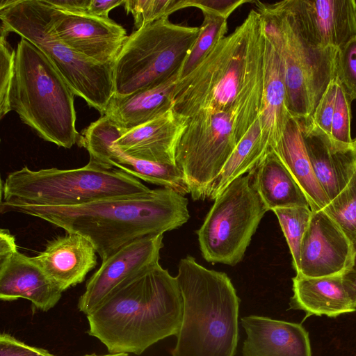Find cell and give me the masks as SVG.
Here are the masks:
<instances>
[{"instance_id":"1","label":"cell","mask_w":356,"mask_h":356,"mask_svg":"<svg viewBox=\"0 0 356 356\" xmlns=\"http://www.w3.org/2000/svg\"><path fill=\"white\" fill-rule=\"evenodd\" d=\"M9 212L37 217L67 232L83 236L102 261L132 241L163 234L189 219L188 199L166 188L75 206L1 202V214Z\"/></svg>"},{"instance_id":"2","label":"cell","mask_w":356,"mask_h":356,"mask_svg":"<svg viewBox=\"0 0 356 356\" xmlns=\"http://www.w3.org/2000/svg\"><path fill=\"white\" fill-rule=\"evenodd\" d=\"M183 313L176 277L159 264L122 282L87 314V333L109 353L140 355L159 341L177 336Z\"/></svg>"},{"instance_id":"3","label":"cell","mask_w":356,"mask_h":356,"mask_svg":"<svg viewBox=\"0 0 356 356\" xmlns=\"http://www.w3.org/2000/svg\"><path fill=\"white\" fill-rule=\"evenodd\" d=\"M265 40L261 15L251 10L241 25L177 82L174 110L189 118L201 111H228L261 95Z\"/></svg>"},{"instance_id":"4","label":"cell","mask_w":356,"mask_h":356,"mask_svg":"<svg viewBox=\"0 0 356 356\" xmlns=\"http://www.w3.org/2000/svg\"><path fill=\"white\" fill-rule=\"evenodd\" d=\"M176 279L184 313L172 356H234L240 299L230 278L187 256Z\"/></svg>"},{"instance_id":"5","label":"cell","mask_w":356,"mask_h":356,"mask_svg":"<svg viewBox=\"0 0 356 356\" xmlns=\"http://www.w3.org/2000/svg\"><path fill=\"white\" fill-rule=\"evenodd\" d=\"M74 94L49 58L21 38L15 60L10 107L42 139L71 148L78 143Z\"/></svg>"},{"instance_id":"6","label":"cell","mask_w":356,"mask_h":356,"mask_svg":"<svg viewBox=\"0 0 356 356\" xmlns=\"http://www.w3.org/2000/svg\"><path fill=\"white\" fill-rule=\"evenodd\" d=\"M1 37L19 35L38 48L76 96L104 115L114 95L112 65L95 63L65 44L52 29L44 0H1Z\"/></svg>"},{"instance_id":"7","label":"cell","mask_w":356,"mask_h":356,"mask_svg":"<svg viewBox=\"0 0 356 356\" xmlns=\"http://www.w3.org/2000/svg\"><path fill=\"white\" fill-rule=\"evenodd\" d=\"M150 189L138 179L92 160L79 168L33 170L24 166L1 184V202L44 206H75Z\"/></svg>"},{"instance_id":"8","label":"cell","mask_w":356,"mask_h":356,"mask_svg":"<svg viewBox=\"0 0 356 356\" xmlns=\"http://www.w3.org/2000/svg\"><path fill=\"white\" fill-rule=\"evenodd\" d=\"M262 95L222 112L201 111L188 118L178 142L175 162L194 200L207 197L211 185L252 125Z\"/></svg>"},{"instance_id":"9","label":"cell","mask_w":356,"mask_h":356,"mask_svg":"<svg viewBox=\"0 0 356 356\" xmlns=\"http://www.w3.org/2000/svg\"><path fill=\"white\" fill-rule=\"evenodd\" d=\"M199 31L164 18L133 31L112 65L114 95L150 88L177 73Z\"/></svg>"},{"instance_id":"10","label":"cell","mask_w":356,"mask_h":356,"mask_svg":"<svg viewBox=\"0 0 356 356\" xmlns=\"http://www.w3.org/2000/svg\"><path fill=\"white\" fill-rule=\"evenodd\" d=\"M253 3L261 15L264 35L283 65L289 111L294 118L307 119L334 78L336 53L318 52L305 47L277 2Z\"/></svg>"},{"instance_id":"11","label":"cell","mask_w":356,"mask_h":356,"mask_svg":"<svg viewBox=\"0 0 356 356\" xmlns=\"http://www.w3.org/2000/svg\"><path fill=\"white\" fill-rule=\"evenodd\" d=\"M267 211L248 174L234 180L214 200L196 232L204 259L229 266L238 264Z\"/></svg>"},{"instance_id":"12","label":"cell","mask_w":356,"mask_h":356,"mask_svg":"<svg viewBox=\"0 0 356 356\" xmlns=\"http://www.w3.org/2000/svg\"><path fill=\"white\" fill-rule=\"evenodd\" d=\"M277 3L298 39L310 49L337 51L356 37L354 0H284Z\"/></svg>"},{"instance_id":"13","label":"cell","mask_w":356,"mask_h":356,"mask_svg":"<svg viewBox=\"0 0 356 356\" xmlns=\"http://www.w3.org/2000/svg\"><path fill=\"white\" fill-rule=\"evenodd\" d=\"M122 134L107 116L103 115L81 131L77 143L88 151L90 160L105 167L116 168L184 196L190 193L187 180L177 165L138 159L120 151L113 141Z\"/></svg>"},{"instance_id":"14","label":"cell","mask_w":356,"mask_h":356,"mask_svg":"<svg viewBox=\"0 0 356 356\" xmlns=\"http://www.w3.org/2000/svg\"><path fill=\"white\" fill-rule=\"evenodd\" d=\"M44 2L52 29L65 44L95 63L113 65L128 37L122 26L109 17L65 12Z\"/></svg>"},{"instance_id":"15","label":"cell","mask_w":356,"mask_h":356,"mask_svg":"<svg viewBox=\"0 0 356 356\" xmlns=\"http://www.w3.org/2000/svg\"><path fill=\"white\" fill-rule=\"evenodd\" d=\"M163 238L159 234L137 239L102 261L79 298V310L88 314L122 282L159 264Z\"/></svg>"},{"instance_id":"16","label":"cell","mask_w":356,"mask_h":356,"mask_svg":"<svg viewBox=\"0 0 356 356\" xmlns=\"http://www.w3.org/2000/svg\"><path fill=\"white\" fill-rule=\"evenodd\" d=\"M353 244L323 209L312 211L303 237L296 275L306 277L342 276L353 261Z\"/></svg>"},{"instance_id":"17","label":"cell","mask_w":356,"mask_h":356,"mask_svg":"<svg viewBox=\"0 0 356 356\" xmlns=\"http://www.w3.org/2000/svg\"><path fill=\"white\" fill-rule=\"evenodd\" d=\"M314 173L331 201L346 186L356 171V156L350 145L333 140L311 117L299 119Z\"/></svg>"},{"instance_id":"18","label":"cell","mask_w":356,"mask_h":356,"mask_svg":"<svg viewBox=\"0 0 356 356\" xmlns=\"http://www.w3.org/2000/svg\"><path fill=\"white\" fill-rule=\"evenodd\" d=\"M188 120L172 108L161 116L125 132L113 144L131 157L176 165L177 146Z\"/></svg>"},{"instance_id":"19","label":"cell","mask_w":356,"mask_h":356,"mask_svg":"<svg viewBox=\"0 0 356 356\" xmlns=\"http://www.w3.org/2000/svg\"><path fill=\"white\" fill-rule=\"evenodd\" d=\"M63 291L31 258L17 251L0 259V298L29 300L38 309L47 312L62 297Z\"/></svg>"},{"instance_id":"20","label":"cell","mask_w":356,"mask_h":356,"mask_svg":"<svg viewBox=\"0 0 356 356\" xmlns=\"http://www.w3.org/2000/svg\"><path fill=\"white\" fill-rule=\"evenodd\" d=\"M241 322L246 334L243 356H312L309 333L301 323L256 315Z\"/></svg>"},{"instance_id":"21","label":"cell","mask_w":356,"mask_h":356,"mask_svg":"<svg viewBox=\"0 0 356 356\" xmlns=\"http://www.w3.org/2000/svg\"><path fill=\"white\" fill-rule=\"evenodd\" d=\"M97 252L83 236L67 232L48 241L31 259L63 291L81 283L97 264Z\"/></svg>"},{"instance_id":"22","label":"cell","mask_w":356,"mask_h":356,"mask_svg":"<svg viewBox=\"0 0 356 356\" xmlns=\"http://www.w3.org/2000/svg\"><path fill=\"white\" fill-rule=\"evenodd\" d=\"M265 39L264 86L259 120L263 141L270 150L280 140L291 115L288 109L281 58L266 36Z\"/></svg>"},{"instance_id":"23","label":"cell","mask_w":356,"mask_h":356,"mask_svg":"<svg viewBox=\"0 0 356 356\" xmlns=\"http://www.w3.org/2000/svg\"><path fill=\"white\" fill-rule=\"evenodd\" d=\"M178 79L177 72L150 88L126 96L113 95L104 115L123 134L159 118L173 108V92Z\"/></svg>"},{"instance_id":"24","label":"cell","mask_w":356,"mask_h":356,"mask_svg":"<svg viewBox=\"0 0 356 356\" xmlns=\"http://www.w3.org/2000/svg\"><path fill=\"white\" fill-rule=\"evenodd\" d=\"M292 281L290 309L305 312V318L314 315L335 318L356 311L341 275L306 277L296 275Z\"/></svg>"},{"instance_id":"25","label":"cell","mask_w":356,"mask_h":356,"mask_svg":"<svg viewBox=\"0 0 356 356\" xmlns=\"http://www.w3.org/2000/svg\"><path fill=\"white\" fill-rule=\"evenodd\" d=\"M248 174L268 211L284 207H309L304 191L273 150L270 149Z\"/></svg>"},{"instance_id":"26","label":"cell","mask_w":356,"mask_h":356,"mask_svg":"<svg viewBox=\"0 0 356 356\" xmlns=\"http://www.w3.org/2000/svg\"><path fill=\"white\" fill-rule=\"evenodd\" d=\"M271 150L279 156L304 191L311 210L324 209L330 200L314 173L299 119L291 116L282 137Z\"/></svg>"},{"instance_id":"27","label":"cell","mask_w":356,"mask_h":356,"mask_svg":"<svg viewBox=\"0 0 356 356\" xmlns=\"http://www.w3.org/2000/svg\"><path fill=\"white\" fill-rule=\"evenodd\" d=\"M268 151L262 139L258 119L238 143L213 181L207 198L214 200L234 180L250 172Z\"/></svg>"},{"instance_id":"28","label":"cell","mask_w":356,"mask_h":356,"mask_svg":"<svg viewBox=\"0 0 356 356\" xmlns=\"http://www.w3.org/2000/svg\"><path fill=\"white\" fill-rule=\"evenodd\" d=\"M197 38L191 47L178 72L179 80L189 74L207 57L214 46L225 36L227 19L204 15Z\"/></svg>"},{"instance_id":"29","label":"cell","mask_w":356,"mask_h":356,"mask_svg":"<svg viewBox=\"0 0 356 356\" xmlns=\"http://www.w3.org/2000/svg\"><path fill=\"white\" fill-rule=\"evenodd\" d=\"M273 211L277 216L292 257V264L297 273L300 266L301 244L309 227L312 211L309 207L277 208Z\"/></svg>"},{"instance_id":"30","label":"cell","mask_w":356,"mask_h":356,"mask_svg":"<svg viewBox=\"0 0 356 356\" xmlns=\"http://www.w3.org/2000/svg\"><path fill=\"white\" fill-rule=\"evenodd\" d=\"M323 210L351 242L356 238V171L346 186Z\"/></svg>"},{"instance_id":"31","label":"cell","mask_w":356,"mask_h":356,"mask_svg":"<svg viewBox=\"0 0 356 356\" xmlns=\"http://www.w3.org/2000/svg\"><path fill=\"white\" fill-rule=\"evenodd\" d=\"M123 6L132 15L136 30L187 8L186 0H124Z\"/></svg>"},{"instance_id":"32","label":"cell","mask_w":356,"mask_h":356,"mask_svg":"<svg viewBox=\"0 0 356 356\" xmlns=\"http://www.w3.org/2000/svg\"><path fill=\"white\" fill-rule=\"evenodd\" d=\"M334 79L351 101L356 99V37L337 50Z\"/></svg>"},{"instance_id":"33","label":"cell","mask_w":356,"mask_h":356,"mask_svg":"<svg viewBox=\"0 0 356 356\" xmlns=\"http://www.w3.org/2000/svg\"><path fill=\"white\" fill-rule=\"evenodd\" d=\"M351 102L337 81L330 137L333 140L345 145H350L353 142L350 135Z\"/></svg>"},{"instance_id":"34","label":"cell","mask_w":356,"mask_h":356,"mask_svg":"<svg viewBox=\"0 0 356 356\" xmlns=\"http://www.w3.org/2000/svg\"><path fill=\"white\" fill-rule=\"evenodd\" d=\"M16 50L6 40L0 38V117L10 111V93L14 76Z\"/></svg>"},{"instance_id":"35","label":"cell","mask_w":356,"mask_h":356,"mask_svg":"<svg viewBox=\"0 0 356 356\" xmlns=\"http://www.w3.org/2000/svg\"><path fill=\"white\" fill-rule=\"evenodd\" d=\"M337 81L332 79L318 102L311 119L314 124L330 136L334 111Z\"/></svg>"},{"instance_id":"36","label":"cell","mask_w":356,"mask_h":356,"mask_svg":"<svg viewBox=\"0 0 356 356\" xmlns=\"http://www.w3.org/2000/svg\"><path fill=\"white\" fill-rule=\"evenodd\" d=\"M250 0H186L187 8L195 7L203 15H210L227 19L240 6L252 3Z\"/></svg>"},{"instance_id":"37","label":"cell","mask_w":356,"mask_h":356,"mask_svg":"<svg viewBox=\"0 0 356 356\" xmlns=\"http://www.w3.org/2000/svg\"><path fill=\"white\" fill-rule=\"evenodd\" d=\"M0 356H56L47 350L28 345L12 335L0 334Z\"/></svg>"},{"instance_id":"38","label":"cell","mask_w":356,"mask_h":356,"mask_svg":"<svg viewBox=\"0 0 356 356\" xmlns=\"http://www.w3.org/2000/svg\"><path fill=\"white\" fill-rule=\"evenodd\" d=\"M353 244V261L349 269L342 275V280L346 291L356 308V238Z\"/></svg>"},{"instance_id":"39","label":"cell","mask_w":356,"mask_h":356,"mask_svg":"<svg viewBox=\"0 0 356 356\" xmlns=\"http://www.w3.org/2000/svg\"><path fill=\"white\" fill-rule=\"evenodd\" d=\"M46 2L59 10L70 13H88L90 0H45Z\"/></svg>"},{"instance_id":"40","label":"cell","mask_w":356,"mask_h":356,"mask_svg":"<svg viewBox=\"0 0 356 356\" xmlns=\"http://www.w3.org/2000/svg\"><path fill=\"white\" fill-rule=\"evenodd\" d=\"M124 0H90L88 14L101 17H108L109 12L115 7L123 5Z\"/></svg>"},{"instance_id":"41","label":"cell","mask_w":356,"mask_h":356,"mask_svg":"<svg viewBox=\"0 0 356 356\" xmlns=\"http://www.w3.org/2000/svg\"><path fill=\"white\" fill-rule=\"evenodd\" d=\"M18 251L15 238L7 229L0 230V259H3Z\"/></svg>"},{"instance_id":"42","label":"cell","mask_w":356,"mask_h":356,"mask_svg":"<svg viewBox=\"0 0 356 356\" xmlns=\"http://www.w3.org/2000/svg\"><path fill=\"white\" fill-rule=\"evenodd\" d=\"M82 356H129L128 353H116V354H107V355H97V354H86Z\"/></svg>"},{"instance_id":"43","label":"cell","mask_w":356,"mask_h":356,"mask_svg":"<svg viewBox=\"0 0 356 356\" xmlns=\"http://www.w3.org/2000/svg\"><path fill=\"white\" fill-rule=\"evenodd\" d=\"M351 147L355 153V155L356 156V138L353 140V142L351 143Z\"/></svg>"}]
</instances>
